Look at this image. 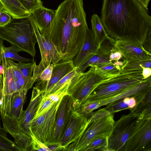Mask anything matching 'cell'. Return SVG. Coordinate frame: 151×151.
<instances>
[{
	"label": "cell",
	"instance_id": "cell-41",
	"mask_svg": "<svg viewBox=\"0 0 151 151\" xmlns=\"http://www.w3.org/2000/svg\"><path fill=\"white\" fill-rule=\"evenodd\" d=\"M3 40L0 38V52L5 47L3 44Z\"/></svg>",
	"mask_w": 151,
	"mask_h": 151
},
{
	"label": "cell",
	"instance_id": "cell-29",
	"mask_svg": "<svg viewBox=\"0 0 151 151\" xmlns=\"http://www.w3.org/2000/svg\"><path fill=\"white\" fill-rule=\"evenodd\" d=\"M76 68L56 83L46 96L56 93L67 84L70 79L76 73Z\"/></svg>",
	"mask_w": 151,
	"mask_h": 151
},
{
	"label": "cell",
	"instance_id": "cell-26",
	"mask_svg": "<svg viewBox=\"0 0 151 151\" xmlns=\"http://www.w3.org/2000/svg\"><path fill=\"white\" fill-rule=\"evenodd\" d=\"M108 136L102 137L94 139L84 149L83 151H108Z\"/></svg>",
	"mask_w": 151,
	"mask_h": 151
},
{
	"label": "cell",
	"instance_id": "cell-17",
	"mask_svg": "<svg viewBox=\"0 0 151 151\" xmlns=\"http://www.w3.org/2000/svg\"><path fill=\"white\" fill-rule=\"evenodd\" d=\"M136 101L135 106L130 113L136 119L151 117V86L134 96Z\"/></svg>",
	"mask_w": 151,
	"mask_h": 151
},
{
	"label": "cell",
	"instance_id": "cell-37",
	"mask_svg": "<svg viewBox=\"0 0 151 151\" xmlns=\"http://www.w3.org/2000/svg\"><path fill=\"white\" fill-rule=\"evenodd\" d=\"M151 32H150L148 35L147 39L143 45V47L147 51L151 53Z\"/></svg>",
	"mask_w": 151,
	"mask_h": 151
},
{
	"label": "cell",
	"instance_id": "cell-8",
	"mask_svg": "<svg viewBox=\"0 0 151 151\" xmlns=\"http://www.w3.org/2000/svg\"><path fill=\"white\" fill-rule=\"evenodd\" d=\"M137 119L130 113L123 115L119 119L115 121L108 137V151H124Z\"/></svg>",
	"mask_w": 151,
	"mask_h": 151
},
{
	"label": "cell",
	"instance_id": "cell-6",
	"mask_svg": "<svg viewBox=\"0 0 151 151\" xmlns=\"http://www.w3.org/2000/svg\"><path fill=\"white\" fill-rule=\"evenodd\" d=\"M37 42L39 47L41 60L38 65L33 59V68L32 78L36 81L44 70L50 64H56L60 61L61 55L53 43L45 37L40 32L33 19L29 16Z\"/></svg>",
	"mask_w": 151,
	"mask_h": 151
},
{
	"label": "cell",
	"instance_id": "cell-39",
	"mask_svg": "<svg viewBox=\"0 0 151 151\" xmlns=\"http://www.w3.org/2000/svg\"><path fill=\"white\" fill-rule=\"evenodd\" d=\"M142 74L144 79L151 76V68H143Z\"/></svg>",
	"mask_w": 151,
	"mask_h": 151
},
{
	"label": "cell",
	"instance_id": "cell-16",
	"mask_svg": "<svg viewBox=\"0 0 151 151\" xmlns=\"http://www.w3.org/2000/svg\"><path fill=\"white\" fill-rule=\"evenodd\" d=\"M75 68L73 60H61L53 64L50 80L39 89L43 97L46 96L56 83Z\"/></svg>",
	"mask_w": 151,
	"mask_h": 151
},
{
	"label": "cell",
	"instance_id": "cell-35",
	"mask_svg": "<svg viewBox=\"0 0 151 151\" xmlns=\"http://www.w3.org/2000/svg\"><path fill=\"white\" fill-rule=\"evenodd\" d=\"M109 58L111 62L120 61L122 59H124L122 53L117 50L115 46L111 52Z\"/></svg>",
	"mask_w": 151,
	"mask_h": 151
},
{
	"label": "cell",
	"instance_id": "cell-23",
	"mask_svg": "<svg viewBox=\"0 0 151 151\" xmlns=\"http://www.w3.org/2000/svg\"><path fill=\"white\" fill-rule=\"evenodd\" d=\"M126 61L125 60L113 61L109 63L95 65L98 70L102 74L109 77L114 76L121 71V68Z\"/></svg>",
	"mask_w": 151,
	"mask_h": 151
},
{
	"label": "cell",
	"instance_id": "cell-1",
	"mask_svg": "<svg viewBox=\"0 0 151 151\" xmlns=\"http://www.w3.org/2000/svg\"><path fill=\"white\" fill-rule=\"evenodd\" d=\"M100 19L115 40L143 46L151 32V17L137 0H103Z\"/></svg>",
	"mask_w": 151,
	"mask_h": 151
},
{
	"label": "cell",
	"instance_id": "cell-32",
	"mask_svg": "<svg viewBox=\"0 0 151 151\" xmlns=\"http://www.w3.org/2000/svg\"><path fill=\"white\" fill-rule=\"evenodd\" d=\"M26 10L30 13L36 8L42 6L41 0H18Z\"/></svg>",
	"mask_w": 151,
	"mask_h": 151
},
{
	"label": "cell",
	"instance_id": "cell-27",
	"mask_svg": "<svg viewBox=\"0 0 151 151\" xmlns=\"http://www.w3.org/2000/svg\"><path fill=\"white\" fill-rule=\"evenodd\" d=\"M151 68V60L126 61L121 68V71H127L143 69V68Z\"/></svg>",
	"mask_w": 151,
	"mask_h": 151
},
{
	"label": "cell",
	"instance_id": "cell-42",
	"mask_svg": "<svg viewBox=\"0 0 151 151\" xmlns=\"http://www.w3.org/2000/svg\"><path fill=\"white\" fill-rule=\"evenodd\" d=\"M2 11H3L2 10H1V9L0 10V15L1 14Z\"/></svg>",
	"mask_w": 151,
	"mask_h": 151
},
{
	"label": "cell",
	"instance_id": "cell-18",
	"mask_svg": "<svg viewBox=\"0 0 151 151\" xmlns=\"http://www.w3.org/2000/svg\"><path fill=\"white\" fill-rule=\"evenodd\" d=\"M151 86V77L150 76L144 79L140 83L117 94L101 100L93 101L95 104V109L103 106H106L125 97L134 95Z\"/></svg>",
	"mask_w": 151,
	"mask_h": 151
},
{
	"label": "cell",
	"instance_id": "cell-9",
	"mask_svg": "<svg viewBox=\"0 0 151 151\" xmlns=\"http://www.w3.org/2000/svg\"><path fill=\"white\" fill-rule=\"evenodd\" d=\"M89 125L88 116L74 110L64 135L58 143L65 151H74L81 137Z\"/></svg>",
	"mask_w": 151,
	"mask_h": 151
},
{
	"label": "cell",
	"instance_id": "cell-20",
	"mask_svg": "<svg viewBox=\"0 0 151 151\" xmlns=\"http://www.w3.org/2000/svg\"><path fill=\"white\" fill-rule=\"evenodd\" d=\"M55 13L56 10L49 9L42 6L36 8L30 13V15L40 33L50 26Z\"/></svg>",
	"mask_w": 151,
	"mask_h": 151
},
{
	"label": "cell",
	"instance_id": "cell-36",
	"mask_svg": "<svg viewBox=\"0 0 151 151\" xmlns=\"http://www.w3.org/2000/svg\"><path fill=\"white\" fill-rule=\"evenodd\" d=\"M11 17L8 14L3 11L0 15V27H3L9 23L11 20Z\"/></svg>",
	"mask_w": 151,
	"mask_h": 151
},
{
	"label": "cell",
	"instance_id": "cell-4",
	"mask_svg": "<svg viewBox=\"0 0 151 151\" xmlns=\"http://www.w3.org/2000/svg\"><path fill=\"white\" fill-rule=\"evenodd\" d=\"M85 72L76 73L70 80L67 93L73 101V110L78 109L101 82L111 77L99 72L95 65H92Z\"/></svg>",
	"mask_w": 151,
	"mask_h": 151
},
{
	"label": "cell",
	"instance_id": "cell-15",
	"mask_svg": "<svg viewBox=\"0 0 151 151\" xmlns=\"http://www.w3.org/2000/svg\"><path fill=\"white\" fill-rule=\"evenodd\" d=\"M113 48V45L111 42L107 40L104 41L99 45L95 54L76 68V72H83L88 67L111 62L109 56Z\"/></svg>",
	"mask_w": 151,
	"mask_h": 151
},
{
	"label": "cell",
	"instance_id": "cell-30",
	"mask_svg": "<svg viewBox=\"0 0 151 151\" xmlns=\"http://www.w3.org/2000/svg\"><path fill=\"white\" fill-rule=\"evenodd\" d=\"M56 102L54 101L48 96H43L33 119L37 118L50 108Z\"/></svg>",
	"mask_w": 151,
	"mask_h": 151
},
{
	"label": "cell",
	"instance_id": "cell-21",
	"mask_svg": "<svg viewBox=\"0 0 151 151\" xmlns=\"http://www.w3.org/2000/svg\"><path fill=\"white\" fill-rule=\"evenodd\" d=\"M9 14L13 18L29 17L27 12L18 0H0V10Z\"/></svg>",
	"mask_w": 151,
	"mask_h": 151
},
{
	"label": "cell",
	"instance_id": "cell-43",
	"mask_svg": "<svg viewBox=\"0 0 151 151\" xmlns=\"http://www.w3.org/2000/svg\"><path fill=\"white\" fill-rule=\"evenodd\" d=\"M0 127H1V124H0V120H1V118H0Z\"/></svg>",
	"mask_w": 151,
	"mask_h": 151
},
{
	"label": "cell",
	"instance_id": "cell-24",
	"mask_svg": "<svg viewBox=\"0 0 151 151\" xmlns=\"http://www.w3.org/2000/svg\"><path fill=\"white\" fill-rule=\"evenodd\" d=\"M21 50L17 46L12 44L9 47H5L0 52V63L2 61L7 58L11 59L19 62H32L33 59H30L23 57L18 54V52Z\"/></svg>",
	"mask_w": 151,
	"mask_h": 151
},
{
	"label": "cell",
	"instance_id": "cell-11",
	"mask_svg": "<svg viewBox=\"0 0 151 151\" xmlns=\"http://www.w3.org/2000/svg\"><path fill=\"white\" fill-rule=\"evenodd\" d=\"M151 141V117L137 119L124 151H149Z\"/></svg>",
	"mask_w": 151,
	"mask_h": 151
},
{
	"label": "cell",
	"instance_id": "cell-10",
	"mask_svg": "<svg viewBox=\"0 0 151 151\" xmlns=\"http://www.w3.org/2000/svg\"><path fill=\"white\" fill-rule=\"evenodd\" d=\"M114 114H110L91 123L77 143L75 151H83L94 139L100 137H109L115 122Z\"/></svg>",
	"mask_w": 151,
	"mask_h": 151
},
{
	"label": "cell",
	"instance_id": "cell-5",
	"mask_svg": "<svg viewBox=\"0 0 151 151\" xmlns=\"http://www.w3.org/2000/svg\"><path fill=\"white\" fill-rule=\"evenodd\" d=\"M143 69L122 71L100 83L89 95L86 101L106 99L121 93L142 82Z\"/></svg>",
	"mask_w": 151,
	"mask_h": 151
},
{
	"label": "cell",
	"instance_id": "cell-12",
	"mask_svg": "<svg viewBox=\"0 0 151 151\" xmlns=\"http://www.w3.org/2000/svg\"><path fill=\"white\" fill-rule=\"evenodd\" d=\"M73 110L71 96L67 94L64 95L57 110L53 137L51 143L58 144L62 139L69 123Z\"/></svg>",
	"mask_w": 151,
	"mask_h": 151
},
{
	"label": "cell",
	"instance_id": "cell-34",
	"mask_svg": "<svg viewBox=\"0 0 151 151\" xmlns=\"http://www.w3.org/2000/svg\"><path fill=\"white\" fill-rule=\"evenodd\" d=\"M32 151H51L49 148L43 143L32 135Z\"/></svg>",
	"mask_w": 151,
	"mask_h": 151
},
{
	"label": "cell",
	"instance_id": "cell-25",
	"mask_svg": "<svg viewBox=\"0 0 151 151\" xmlns=\"http://www.w3.org/2000/svg\"><path fill=\"white\" fill-rule=\"evenodd\" d=\"M7 133L3 128L0 127V151H21L14 142L8 138Z\"/></svg>",
	"mask_w": 151,
	"mask_h": 151
},
{
	"label": "cell",
	"instance_id": "cell-19",
	"mask_svg": "<svg viewBox=\"0 0 151 151\" xmlns=\"http://www.w3.org/2000/svg\"><path fill=\"white\" fill-rule=\"evenodd\" d=\"M98 47L93 32L90 29L81 48L72 60L74 66L77 68L89 57L95 54Z\"/></svg>",
	"mask_w": 151,
	"mask_h": 151
},
{
	"label": "cell",
	"instance_id": "cell-38",
	"mask_svg": "<svg viewBox=\"0 0 151 151\" xmlns=\"http://www.w3.org/2000/svg\"><path fill=\"white\" fill-rule=\"evenodd\" d=\"M134 95L130 96L128 101V109L130 111L132 110L135 106L137 104L136 100L134 96Z\"/></svg>",
	"mask_w": 151,
	"mask_h": 151
},
{
	"label": "cell",
	"instance_id": "cell-7",
	"mask_svg": "<svg viewBox=\"0 0 151 151\" xmlns=\"http://www.w3.org/2000/svg\"><path fill=\"white\" fill-rule=\"evenodd\" d=\"M62 98L30 123L29 129L32 135L45 145L52 141L57 111Z\"/></svg>",
	"mask_w": 151,
	"mask_h": 151
},
{
	"label": "cell",
	"instance_id": "cell-40",
	"mask_svg": "<svg viewBox=\"0 0 151 151\" xmlns=\"http://www.w3.org/2000/svg\"><path fill=\"white\" fill-rule=\"evenodd\" d=\"M146 9L148 10V6L150 0H137Z\"/></svg>",
	"mask_w": 151,
	"mask_h": 151
},
{
	"label": "cell",
	"instance_id": "cell-28",
	"mask_svg": "<svg viewBox=\"0 0 151 151\" xmlns=\"http://www.w3.org/2000/svg\"><path fill=\"white\" fill-rule=\"evenodd\" d=\"M130 96L119 99L106 106L105 108L114 113L122 110L128 109V102Z\"/></svg>",
	"mask_w": 151,
	"mask_h": 151
},
{
	"label": "cell",
	"instance_id": "cell-2",
	"mask_svg": "<svg viewBox=\"0 0 151 151\" xmlns=\"http://www.w3.org/2000/svg\"><path fill=\"white\" fill-rule=\"evenodd\" d=\"M89 30L83 0H64L50 26L41 34L53 43L62 61H68L78 52Z\"/></svg>",
	"mask_w": 151,
	"mask_h": 151
},
{
	"label": "cell",
	"instance_id": "cell-13",
	"mask_svg": "<svg viewBox=\"0 0 151 151\" xmlns=\"http://www.w3.org/2000/svg\"><path fill=\"white\" fill-rule=\"evenodd\" d=\"M43 97L40 90L34 87L29 104L17 122V133L22 132L31 137L32 135L29 129L30 123L34 118Z\"/></svg>",
	"mask_w": 151,
	"mask_h": 151
},
{
	"label": "cell",
	"instance_id": "cell-3",
	"mask_svg": "<svg viewBox=\"0 0 151 151\" xmlns=\"http://www.w3.org/2000/svg\"><path fill=\"white\" fill-rule=\"evenodd\" d=\"M0 38L27 52L33 58L35 57L37 41L29 17L12 18L6 25L0 27Z\"/></svg>",
	"mask_w": 151,
	"mask_h": 151
},
{
	"label": "cell",
	"instance_id": "cell-31",
	"mask_svg": "<svg viewBox=\"0 0 151 151\" xmlns=\"http://www.w3.org/2000/svg\"><path fill=\"white\" fill-rule=\"evenodd\" d=\"M17 65L24 77L27 79H32L33 68L32 62L28 63L21 62L17 63Z\"/></svg>",
	"mask_w": 151,
	"mask_h": 151
},
{
	"label": "cell",
	"instance_id": "cell-14",
	"mask_svg": "<svg viewBox=\"0 0 151 151\" xmlns=\"http://www.w3.org/2000/svg\"><path fill=\"white\" fill-rule=\"evenodd\" d=\"M114 46L126 61L151 60V53L142 45L117 40H115Z\"/></svg>",
	"mask_w": 151,
	"mask_h": 151
},
{
	"label": "cell",
	"instance_id": "cell-33",
	"mask_svg": "<svg viewBox=\"0 0 151 151\" xmlns=\"http://www.w3.org/2000/svg\"><path fill=\"white\" fill-rule=\"evenodd\" d=\"M113 113L106 108L100 109L96 111H93L88 116L89 124L96 120Z\"/></svg>",
	"mask_w": 151,
	"mask_h": 151
},
{
	"label": "cell",
	"instance_id": "cell-22",
	"mask_svg": "<svg viewBox=\"0 0 151 151\" xmlns=\"http://www.w3.org/2000/svg\"><path fill=\"white\" fill-rule=\"evenodd\" d=\"M91 20V29L93 32L95 41L99 45L103 41L111 37L107 34L100 18L97 14H93Z\"/></svg>",
	"mask_w": 151,
	"mask_h": 151
}]
</instances>
